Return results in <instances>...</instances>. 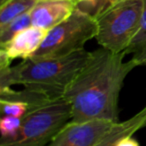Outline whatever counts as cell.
<instances>
[{
  "label": "cell",
  "mask_w": 146,
  "mask_h": 146,
  "mask_svg": "<svg viewBox=\"0 0 146 146\" xmlns=\"http://www.w3.org/2000/svg\"><path fill=\"white\" fill-rule=\"evenodd\" d=\"M125 52L103 47L90 52L89 58L63 97L71 108V121L108 120L117 123L118 101L126 76L139 64L125 61Z\"/></svg>",
  "instance_id": "6da1fadb"
},
{
  "label": "cell",
  "mask_w": 146,
  "mask_h": 146,
  "mask_svg": "<svg viewBox=\"0 0 146 146\" xmlns=\"http://www.w3.org/2000/svg\"><path fill=\"white\" fill-rule=\"evenodd\" d=\"M89 55V51L82 49L61 57L23 59L15 66L0 69V89L20 84L51 100L61 98Z\"/></svg>",
  "instance_id": "7a4b0ae2"
},
{
  "label": "cell",
  "mask_w": 146,
  "mask_h": 146,
  "mask_svg": "<svg viewBox=\"0 0 146 146\" xmlns=\"http://www.w3.org/2000/svg\"><path fill=\"white\" fill-rule=\"evenodd\" d=\"M71 120V108L64 97L31 109L13 135L1 137L0 146H48L59 130Z\"/></svg>",
  "instance_id": "3957f363"
},
{
  "label": "cell",
  "mask_w": 146,
  "mask_h": 146,
  "mask_svg": "<svg viewBox=\"0 0 146 146\" xmlns=\"http://www.w3.org/2000/svg\"><path fill=\"white\" fill-rule=\"evenodd\" d=\"M143 7L144 0H128L104 9L95 18L98 44L112 52H125L139 29Z\"/></svg>",
  "instance_id": "277c9868"
},
{
  "label": "cell",
  "mask_w": 146,
  "mask_h": 146,
  "mask_svg": "<svg viewBox=\"0 0 146 146\" xmlns=\"http://www.w3.org/2000/svg\"><path fill=\"white\" fill-rule=\"evenodd\" d=\"M96 34V19L76 8L68 18L47 32L42 44L30 58L61 57L72 54L84 49V44L95 38Z\"/></svg>",
  "instance_id": "5b68a950"
},
{
  "label": "cell",
  "mask_w": 146,
  "mask_h": 146,
  "mask_svg": "<svg viewBox=\"0 0 146 146\" xmlns=\"http://www.w3.org/2000/svg\"><path fill=\"white\" fill-rule=\"evenodd\" d=\"M114 124L99 119L83 122L70 120L59 130L48 146H95Z\"/></svg>",
  "instance_id": "8992f818"
},
{
  "label": "cell",
  "mask_w": 146,
  "mask_h": 146,
  "mask_svg": "<svg viewBox=\"0 0 146 146\" xmlns=\"http://www.w3.org/2000/svg\"><path fill=\"white\" fill-rule=\"evenodd\" d=\"M78 0H40L30 11L32 26L49 31L67 19L77 7Z\"/></svg>",
  "instance_id": "52a82bcc"
},
{
  "label": "cell",
  "mask_w": 146,
  "mask_h": 146,
  "mask_svg": "<svg viewBox=\"0 0 146 146\" xmlns=\"http://www.w3.org/2000/svg\"><path fill=\"white\" fill-rule=\"evenodd\" d=\"M48 31L36 26H30L17 33L6 44L0 46L7 56L13 59H28L34 55L42 44Z\"/></svg>",
  "instance_id": "ba28073f"
},
{
  "label": "cell",
  "mask_w": 146,
  "mask_h": 146,
  "mask_svg": "<svg viewBox=\"0 0 146 146\" xmlns=\"http://www.w3.org/2000/svg\"><path fill=\"white\" fill-rule=\"evenodd\" d=\"M144 126H146V105L129 119L114 124L109 132L95 146H116L121 139L127 136H133Z\"/></svg>",
  "instance_id": "9c48e42d"
},
{
  "label": "cell",
  "mask_w": 146,
  "mask_h": 146,
  "mask_svg": "<svg viewBox=\"0 0 146 146\" xmlns=\"http://www.w3.org/2000/svg\"><path fill=\"white\" fill-rule=\"evenodd\" d=\"M126 55H130L133 60L141 65H146V0L142 12L140 26L137 33L125 50Z\"/></svg>",
  "instance_id": "30bf717a"
},
{
  "label": "cell",
  "mask_w": 146,
  "mask_h": 146,
  "mask_svg": "<svg viewBox=\"0 0 146 146\" xmlns=\"http://www.w3.org/2000/svg\"><path fill=\"white\" fill-rule=\"evenodd\" d=\"M0 100H9V101H20L28 104L31 109L40 106L50 101L47 96L39 92L33 91L28 88L22 90H14L12 87L0 89Z\"/></svg>",
  "instance_id": "8fae6325"
},
{
  "label": "cell",
  "mask_w": 146,
  "mask_h": 146,
  "mask_svg": "<svg viewBox=\"0 0 146 146\" xmlns=\"http://www.w3.org/2000/svg\"><path fill=\"white\" fill-rule=\"evenodd\" d=\"M36 0H8L0 6V28L32 10Z\"/></svg>",
  "instance_id": "7c38bea8"
},
{
  "label": "cell",
  "mask_w": 146,
  "mask_h": 146,
  "mask_svg": "<svg viewBox=\"0 0 146 146\" xmlns=\"http://www.w3.org/2000/svg\"><path fill=\"white\" fill-rule=\"evenodd\" d=\"M30 26H32V21H31L30 12H28L15 18L4 27H1L0 28V46L6 44L17 33L21 32Z\"/></svg>",
  "instance_id": "4fadbf2b"
},
{
  "label": "cell",
  "mask_w": 146,
  "mask_h": 146,
  "mask_svg": "<svg viewBox=\"0 0 146 146\" xmlns=\"http://www.w3.org/2000/svg\"><path fill=\"white\" fill-rule=\"evenodd\" d=\"M30 110V106L24 102L0 100V112L2 116H15L23 118Z\"/></svg>",
  "instance_id": "5bb4252c"
},
{
  "label": "cell",
  "mask_w": 146,
  "mask_h": 146,
  "mask_svg": "<svg viewBox=\"0 0 146 146\" xmlns=\"http://www.w3.org/2000/svg\"><path fill=\"white\" fill-rule=\"evenodd\" d=\"M22 118L15 116H2L0 120V132L1 137L11 136L19 129Z\"/></svg>",
  "instance_id": "9a60e30c"
},
{
  "label": "cell",
  "mask_w": 146,
  "mask_h": 146,
  "mask_svg": "<svg viewBox=\"0 0 146 146\" xmlns=\"http://www.w3.org/2000/svg\"><path fill=\"white\" fill-rule=\"evenodd\" d=\"M116 146H140V144L132 136H127L120 140Z\"/></svg>",
  "instance_id": "2e32d148"
},
{
  "label": "cell",
  "mask_w": 146,
  "mask_h": 146,
  "mask_svg": "<svg viewBox=\"0 0 146 146\" xmlns=\"http://www.w3.org/2000/svg\"><path fill=\"white\" fill-rule=\"evenodd\" d=\"M122 1H128V0H110V3H111V4H113V3L122 2Z\"/></svg>",
  "instance_id": "e0dca14e"
},
{
  "label": "cell",
  "mask_w": 146,
  "mask_h": 146,
  "mask_svg": "<svg viewBox=\"0 0 146 146\" xmlns=\"http://www.w3.org/2000/svg\"><path fill=\"white\" fill-rule=\"evenodd\" d=\"M7 1H8V0H0V6H1V5H3L4 3H6Z\"/></svg>",
  "instance_id": "ac0fdd59"
},
{
  "label": "cell",
  "mask_w": 146,
  "mask_h": 146,
  "mask_svg": "<svg viewBox=\"0 0 146 146\" xmlns=\"http://www.w3.org/2000/svg\"><path fill=\"white\" fill-rule=\"evenodd\" d=\"M36 1H40V0H36ZM78 2H79V0H78Z\"/></svg>",
  "instance_id": "d6986e66"
},
{
  "label": "cell",
  "mask_w": 146,
  "mask_h": 146,
  "mask_svg": "<svg viewBox=\"0 0 146 146\" xmlns=\"http://www.w3.org/2000/svg\"><path fill=\"white\" fill-rule=\"evenodd\" d=\"M79 1H80V0H79Z\"/></svg>",
  "instance_id": "ffe728a7"
}]
</instances>
